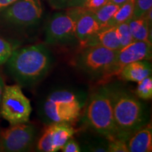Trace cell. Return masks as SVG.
Here are the masks:
<instances>
[{
	"label": "cell",
	"mask_w": 152,
	"mask_h": 152,
	"mask_svg": "<svg viewBox=\"0 0 152 152\" xmlns=\"http://www.w3.org/2000/svg\"><path fill=\"white\" fill-rule=\"evenodd\" d=\"M135 95L142 100H149L152 97V77L148 76L137 83L135 91Z\"/></svg>",
	"instance_id": "19"
},
{
	"label": "cell",
	"mask_w": 152,
	"mask_h": 152,
	"mask_svg": "<svg viewBox=\"0 0 152 152\" xmlns=\"http://www.w3.org/2000/svg\"><path fill=\"white\" fill-rule=\"evenodd\" d=\"M71 0H47L49 4L54 9H64L68 7Z\"/></svg>",
	"instance_id": "26"
},
{
	"label": "cell",
	"mask_w": 152,
	"mask_h": 152,
	"mask_svg": "<svg viewBox=\"0 0 152 152\" xmlns=\"http://www.w3.org/2000/svg\"><path fill=\"white\" fill-rule=\"evenodd\" d=\"M128 0H108L109 2H111L112 4H116L118 6H121L123 4L126 2Z\"/></svg>",
	"instance_id": "30"
},
{
	"label": "cell",
	"mask_w": 152,
	"mask_h": 152,
	"mask_svg": "<svg viewBox=\"0 0 152 152\" xmlns=\"http://www.w3.org/2000/svg\"><path fill=\"white\" fill-rule=\"evenodd\" d=\"M86 1L87 0H71L68 7H84Z\"/></svg>",
	"instance_id": "27"
},
{
	"label": "cell",
	"mask_w": 152,
	"mask_h": 152,
	"mask_svg": "<svg viewBox=\"0 0 152 152\" xmlns=\"http://www.w3.org/2000/svg\"><path fill=\"white\" fill-rule=\"evenodd\" d=\"M134 0H128L126 2L120 6L119 9L108 22L106 27H113L128 21L132 18Z\"/></svg>",
	"instance_id": "17"
},
{
	"label": "cell",
	"mask_w": 152,
	"mask_h": 152,
	"mask_svg": "<svg viewBox=\"0 0 152 152\" xmlns=\"http://www.w3.org/2000/svg\"><path fill=\"white\" fill-rule=\"evenodd\" d=\"M96 45L111 50H119L121 47L118 35L116 26L101 29L94 37H92L88 41L85 47Z\"/></svg>",
	"instance_id": "15"
},
{
	"label": "cell",
	"mask_w": 152,
	"mask_h": 152,
	"mask_svg": "<svg viewBox=\"0 0 152 152\" xmlns=\"http://www.w3.org/2000/svg\"><path fill=\"white\" fill-rule=\"evenodd\" d=\"M119 7L120 6L114 4L108 1L106 4L102 6L97 10L93 11L92 13L94 14V18L99 23L102 29L106 27L108 22L112 18V16L115 14V13L118 11Z\"/></svg>",
	"instance_id": "18"
},
{
	"label": "cell",
	"mask_w": 152,
	"mask_h": 152,
	"mask_svg": "<svg viewBox=\"0 0 152 152\" xmlns=\"http://www.w3.org/2000/svg\"><path fill=\"white\" fill-rule=\"evenodd\" d=\"M152 9V0H134L132 18H142Z\"/></svg>",
	"instance_id": "21"
},
{
	"label": "cell",
	"mask_w": 152,
	"mask_h": 152,
	"mask_svg": "<svg viewBox=\"0 0 152 152\" xmlns=\"http://www.w3.org/2000/svg\"><path fill=\"white\" fill-rule=\"evenodd\" d=\"M111 97L118 138L128 142L147 124L149 115L144 104L130 91L117 85H107Z\"/></svg>",
	"instance_id": "2"
},
{
	"label": "cell",
	"mask_w": 152,
	"mask_h": 152,
	"mask_svg": "<svg viewBox=\"0 0 152 152\" xmlns=\"http://www.w3.org/2000/svg\"><path fill=\"white\" fill-rule=\"evenodd\" d=\"M54 58L45 44L15 49L5 63L7 71L20 87H33L50 71Z\"/></svg>",
	"instance_id": "1"
},
{
	"label": "cell",
	"mask_w": 152,
	"mask_h": 152,
	"mask_svg": "<svg viewBox=\"0 0 152 152\" xmlns=\"http://www.w3.org/2000/svg\"><path fill=\"white\" fill-rule=\"evenodd\" d=\"M152 56L151 42L133 41L118 50L115 65V75H118L123 66L130 63L150 60Z\"/></svg>",
	"instance_id": "11"
},
{
	"label": "cell",
	"mask_w": 152,
	"mask_h": 152,
	"mask_svg": "<svg viewBox=\"0 0 152 152\" xmlns=\"http://www.w3.org/2000/svg\"><path fill=\"white\" fill-rule=\"evenodd\" d=\"M37 137L35 125L25 123L0 131L1 151L23 152L31 149Z\"/></svg>",
	"instance_id": "9"
},
{
	"label": "cell",
	"mask_w": 152,
	"mask_h": 152,
	"mask_svg": "<svg viewBox=\"0 0 152 152\" xmlns=\"http://www.w3.org/2000/svg\"><path fill=\"white\" fill-rule=\"evenodd\" d=\"M64 12L54 14L47 21L45 30V43L48 45H64L77 41L76 23L86 9L68 7Z\"/></svg>",
	"instance_id": "6"
},
{
	"label": "cell",
	"mask_w": 152,
	"mask_h": 152,
	"mask_svg": "<svg viewBox=\"0 0 152 152\" xmlns=\"http://www.w3.org/2000/svg\"><path fill=\"white\" fill-rule=\"evenodd\" d=\"M77 130L70 123H61L47 125L37 141V151L56 152L59 151L68 139L73 137Z\"/></svg>",
	"instance_id": "10"
},
{
	"label": "cell",
	"mask_w": 152,
	"mask_h": 152,
	"mask_svg": "<svg viewBox=\"0 0 152 152\" xmlns=\"http://www.w3.org/2000/svg\"><path fill=\"white\" fill-rule=\"evenodd\" d=\"M86 102V95L80 91L71 88L55 89L40 104L39 116L46 125L73 123L80 115Z\"/></svg>",
	"instance_id": "3"
},
{
	"label": "cell",
	"mask_w": 152,
	"mask_h": 152,
	"mask_svg": "<svg viewBox=\"0 0 152 152\" xmlns=\"http://www.w3.org/2000/svg\"><path fill=\"white\" fill-rule=\"evenodd\" d=\"M13 47L8 41L0 37V65L5 64L12 54Z\"/></svg>",
	"instance_id": "23"
},
{
	"label": "cell",
	"mask_w": 152,
	"mask_h": 152,
	"mask_svg": "<svg viewBox=\"0 0 152 152\" xmlns=\"http://www.w3.org/2000/svg\"><path fill=\"white\" fill-rule=\"evenodd\" d=\"M16 1L17 0H0V11Z\"/></svg>",
	"instance_id": "28"
},
{
	"label": "cell",
	"mask_w": 152,
	"mask_h": 152,
	"mask_svg": "<svg viewBox=\"0 0 152 152\" xmlns=\"http://www.w3.org/2000/svg\"><path fill=\"white\" fill-rule=\"evenodd\" d=\"M32 112L30 102L18 84L5 85L4 90L0 115L11 125L28 123Z\"/></svg>",
	"instance_id": "7"
},
{
	"label": "cell",
	"mask_w": 152,
	"mask_h": 152,
	"mask_svg": "<svg viewBox=\"0 0 152 152\" xmlns=\"http://www.w3.org/2000/svg\"><path fill=\"white\" fill-rule=\"evenodd\" d=\"M129 152H151L152 151V128L148 123L128 140Z\"/></svg>",
	"instance_id": "14"
},
{
	"label": "cell",
	"mask_w": 152,
	"mask_h": 152,
	"mask_svg": "<svg viewBox=\"0 0 152 152\" xmlns=\"http://www.w3.org/2000/svg\"><path fill=\"white\" fill-rule=\"evenodd\" d=\"M107 150L108 152H129L128 142L118 138L109 140Z\"/></svg>",
	"instance_id": "22"
},
{
	"label": "cell",
	"mask_w": 152,
	"mask_h": 152,
	"mask_svg": "<svg viewBox=\"0 0 152 152\" xmlns=\"http://www.w3.org/2000/svg\"><path fill=\"white\" fill-rule=\"evenodd\" d=\"M151 64L148 60L138 61L123 66L118 75L125 81L139 83L151 75Z\"/></svg>",
	"instance_id": "13"
},
{
	"label": "cell",
	"mask_w": 152,
	"mask_h": 152,
	"mask_svg": "<svg viewBox=\"0 0 152 152\" xmlns=\"http://www.w3.org/2000/svg\"><path fill=\"white\" fill-rule=\"evenodd\" d=\"M102 27L92 11L85 10L76 23L75 37L81 46L85 47L88 41L96 35Z\"/></svg>",
	"instance_id": "12"
},
{
	"label": "cell",
	"mask_w": 152,
	"mask_h": 152,
	"mask_svg": "<svg viewBox=\"0 0 152 152\" xmlns=\"http://www.w3.org/2000/svg\"><path fill=\"white\" fill-rule=\"evenodd\" d=\"M108 2V0H87L84 7L87 10L93 11L97 10L102 6L106 4Z\"/></svg>",
	"instance_id": "25"
},
{
	"label": "cell",
	"mask_w": 152,
	"mask_h": 152,
	"mask_svg": "<svg viewBox=\"0 0 152 152\" xmlns=\"http://www.w3.org/2000/svg\"><path fill=\"white\" fill-rule=\"evenodd\" d=\"M4 81L3 77H1V75H0V106H1V99H2V95L4 92Z\"/></svg>",
	"instance_id": "29"
},
{
	"label": "cell",
	"mask_w": 152,
	"mask_h": 152,
	"mask_svg": "<svg viewBox=\"0 0 152 152\" xmlns=\"http://www.w3.org/2000/svg\"><path fill=\"white\" fill-rule=\"evenodd\" d=\"M116 29L121 48L127 46L134 41L132 34H131L130 27H129L128 20L116 26Z\"/></svg>",
	"instance_id": "20"
},
{
	"label": "cell",
	"mask_w": 152,
	"mask_h": 152,
	"mask_svg": "<svg viewBox=\"0 0 152 152\" xmlns=\"http://www.w3.org/2000/svg\"><path fill=\"white\" fill-rule=\"evenodd\" d=\"M43 9L40 0H17L1 12L6 23L17 27H31L40 21Z\"/></svg>",
	"instance_id": "8"
},
{
	"label": "cell",
	"mask_w": 152,
	"mask_h": 152,
	"mask_svg": "<svg viewBox=\"0 0 152 152\" xmlns=\"http://www.w3.org/2000/svg\"><path fill=\"white\" fill-rule=\"evenodd\" d=\"M128 24L134 41L151 42V26L145 18H131Z\"/></svg>",
	"instance_id": "16"
},
{
	"label": "cell",
	"mask_w": 152,
	"mask_h": 152,
	"mask_svg": "<svg viewBox=\"0 0 152 152\" xmlns=\"http://www.w3.org/2000/svg\"><path fill=\"white\" fill-rule=\"evenodd\" d=\"M0 151H1V148H0Z\"/></svg>",
	"instance_id": "31"
},
{
	"label": "cell",
	"mask_w": 152,
	"mask_h": 152,
	"mask_svg": "<svg viewBox=\"0 0 152 152\" xmlns=\"http://www.w3.org/2000/svg\"><path fill=\"white\" fill-rule=\"evenodd\" d=\"M84 120L89 128L108 140L118 138L107 85L99 87L91 94L87 101Z\"/></svg>",
	"instance_id": "4"
},
{
	"label": "cell",
	"mask_w": 152,
	"mask_h": 152,
	"mask_svg": "<svg viewBox=\"0 0 152 152\" xmlns=\"http://www.w3.org/2000/svg\"><path fill=\"white\" fill-rule=\"evenodd\" d=\"M118 50H111L100 45L84 47L75 58V65L93 79L115 75Z\"/></svg>",
	"instance_id": "5"
},
{
	"label": "cell",
	"mask_w": 152,
	"mask_h": 152,
	"mask_svg": "<svg viewBox=\"0 0 152 152\" xmlns=\"http://www.w3.org/2000/svg\"><path fill=\"white\" fill-rule=\"evenodd\" d=\"M60 150L63 152H80L82 151L81 147H80L79 144L74 140L73 137L68 139Z\"/></svg>",
	"instance_id": "24"
}]
</instances>
